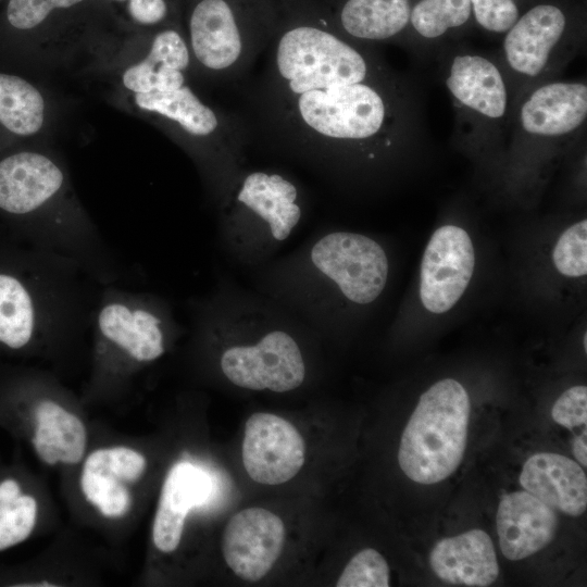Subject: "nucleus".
<instances>
[{
  "mask_svg": "<svg viewBox=\"0 0 587 587\" xmlns=\"http://www.w3.org/2000/svg\"><path fill=\"white\" fill-rule=\"evenodd\" d=\"M472 13L471 0H421L410 13V23L424 38H438L462 26Z\"/></svg>",
  "mask_w": 587,
  "mask_h": 587,
  "instance_id": "obj_26",
  "label": "nucleus"
},
{
  "mask_svg": "<svg viewBox=\"0 0 587 587\" xmlns=\"http://www.w3.org/2000/svg\"><path fill=\"white\" fill-rule=\"evenodd\" d=\"M552 260L557 271L567 277H583L587 273V221L567 227L559 237Z\"/></svg>",
  "mask_w": 587,
  "mask_h": 587,
  "instance_id": "obj_28",
  "label": "nucleus"
},
{
  "mask_svg": "<svg viewBox=\"0 0 587 587\" xmlns=\"http://www.w3.org/2000/svg\"><path fill=\"white\" fill-rule=\"evenodd\" d=\"M91 322L105 359L120 358L135 366L151 363L165 352L170 320L149 294L103 285Z\"/></svg>",
  "mask_w": 587,
  "mask_h": 587,
  "instance_id": "obj_6",
  "label": "nucleus"
},
{
  "mask_svg": "<svg viewBox=\"0 0 587 587\" xmlns=\"http://www.w3.org/2000/svg\"><path fill=\"white\" fill-rule=\"evenodd\" d=\"M146 466V458L126 447L96 450L88 455L84 464V469L104 471L121 482H135L143 474Z\"/></svg>",
  "mask_w": 587,
  "mask_h": 587,
  "instance_id": "obj_30",
  "label": "nucleus"
},
{
  "mask_svg": "<svg viewBox=\"0 0 587 587\" xmlns=\"http://www.w3.org/2000/svg\"><path fill=\"white\" fill-rule=\"evenodd\" d=\"M68 186L59 162L48 154L21 151L0 161V209L24 216Z\"/></svg>",
  "mask_w": 587,
  "mask_h": 587,
  "instance_id": "obj_13",
  "label": "nucleus"
},
{
  "mask_svg": "<svg viewBox=\"0 0 587 587\" xmlns=\"http://www.w3.org/2000/svg\"><path fill=\"white\" fill-rule=\"evenodd\" d=\"M243 467L262 485H280L294 478L304 464V439L288 420L257 412L245 424L241 447Z\"/></svg>",
  "mask_w": 587,
  "mask_h": 587,
  "instance_id": "obj_10",
  "label": "nucleus"
},
{
  "mask_svg": "<svg viewBox=\"0 0 587 587\" xmlns=\"http://www.w3.org/2000/svg\"><path fill=\"white\" fill-rule=\"evenodd\" d=\"M446 85L459 102L484 116L498 118L507 110L503 78L497 66L484 57H455Z\"/></svg>",
  "mask_w": 587,
  "mask_h": 587,
  "instance_id": "obj_22",
  "label": "nucleus"
},
{
  "mask_svg": "<svg viewBox=\"0 0 587 587\" xmlns=\"http://www.w3.org/2000/svg\"><path fill=\"white\" fill-rule=\"evenodd\" d=\"M134 100L140 110L159 116L188 140L204 162L236 183L235 167L250 136L240 117L205 103L188 82L166 91L135 93Z\"/></svg>",
  "mask_w": 587,
  "mask_h": 587,
  "instance_id": "obj_5",
  "label": "nucleus"
},
{
  "mask_svg": "<svg viewBox=\"0 0 587 587\" xmlns=\"http://www.w3.org/2000/svg\"><path fill=\"white\" fill-rule=\"evenodd\" d=\"M82 490L87 500L107 517L123 516L130 507L128 489L113 475L83 469Z\"/></svg>",
  "mask_w": 587,
  "mask_h": 587,
  "instance_id": "obj_27",
  "label": "nucleus"
},
{
  "mask_svg": "<svg viewBox=\"0 0 587 587\" xmlns=\"http://www.w3.org/2000/svg\"><path fill=\"white\" fill-rule=\"evenodd\" d=\"M470 413L467 391L455 379L438 380L422 394L398 450L407 477L432 485L455 472L466 448Z\"/></svg>",
  "mask_w": 587,
  "mask_h": 587,
  "instance_id": "obj_4",
  "label": "nucleus"
},
{
  "mask_svg": "<svg viewBox=\"0 0 587 587\" xmlns=\"http://www.w3.org/2000/svg\"><path fill=\"white\" fill-rule=\"evenodd\" d=\"M572 452L579 462V464L585 469L587 466V432L586 427L583 428L582 433L577 435L572 441Z\"/></svg>",
  "mask_w": 587,
  "mask_h": 587,
  "instance_id": "obj_34",
  "label": "nucleus"
},
{
  "mask_svg": "<svg viewBox=\"0 0 587 587\" xmlns=\"http://www.w3.org/2000/svg\"><path fill=\"white\" fill-rule=\"evenodd\" d=\"M210 491L211 480L202 470L188 462H178L171 467L152 527L154 546L161 552L170 553L178 547L188 512L202 504Z\"/></svg>",
  "mask_w": 587,
  "mask_h": 587,
  "instance_id": "obj_17",
  "label": "nucleus"
},
{
  "mask_svg": "<svg viewBox=\"0 0 587 587\" xmlns=\"http://www.w3.org/2000/svg\"><path fill=\"white\" fill-rule=\"evenodd\" d=\"M433 572L452 585L485 587L498 577L494 542L482 529H471L439 540L429 554Z\"/></svg>",
  "mask_w": 587,
  "mask_h": 587,
  "instance_id": "obj_18",
  "label": "nucleus"
},
{
  "mask_svg": "<svg viewBox=\"0 0 587 587\" xmlns=\"http://www.w3.org/2000/svg\"><path fill=\"white\" fill-rule=\"evenodd\" d=\"M91 279L75 263L54 255L36 289L17 276L0 273V342L21 349L41 332L57 333L82 322H91L85 279Z\"/></svg>",
  "mask_w": 587,
  "mask_h": 587,
  "instance_id": "obj_3",
  "label": "nucleus"
},
{
  "mask_svg": "<svg viewBox=\"0 0 587 587\" xmlns=\"http://www.w3.org/2000/svg\"><path fill=\"white\" fill-rule=\"evenodd\" d=\"M285 542L283 520L270 510L251 507L236 513L222 538L228 567L247 582L262 579L278 560Z\"/></svg>",
  "mask_w": 587,
  "mask_h": 587,
  "instance_id": "obj_11",
  "label": "nucleus"
},
{
  "mask_svg": "<svg viewBox=\"0 0 587 587\" xmlns=\"http://www.w3.org/2000/svg\"><path fill=\"white\" fill-rule=\"evenodd\" d=\"M234 187L238 208L264 222L275 240L289 237L302 215L294 183L277 173L253 171L238 179Z\"/></svg>",
  "mask_w": 587,
  "mask_h": 587,
  "instance_id": "obj_16",
  "label": "nucleus"
},
{
  "mask_svg": "<svg viewBox=\"0 0 587 587\" xmlns=\"http://www.w3.org/2000/svg\"><path fill=\"white\" fill-rule=\"evenodd\" d=\"M311 262L345 298L358 304L375 301L388 278L389 263L383 247L358 233L323 236L311 249Z\"/></svg>",
  "mask_w": 587,
  "mask_h": 587,
  "instance_id": "obj_7",
  "label": "nucleus"
},
{
  "mask_svg": "<svg viewBox=\"0 0 587 587\" xmlns=\"http://www.w3.org/2000/svg\"><path fill=\"white\" fill-rule=\"evenodd\" d=\"M341 34L354 41H385L409 24V0H328L324 8Z\"/></svg>",
  "mask_w": 587,
  "mask_h": 587,
  "instance_id": "obj_21",
  "label": "nucleus"
},
{
  "mask_svg": "<svg viewBox=\"0 0 587 587\" xmlns=\"http://www.w3.org/2000/svg\"><path fill=\"white\" fill-rule=\"evenodd\" d=\"M563 12L552 4L528 10L507 32L503 50L509 65L526 76H538L565 30Z\"/></svg>",
  "mask_w": 587,
  "mask_h": 587,
  "instance_id": "obj_19",
  "label": "nucleus"
},
{
  "mask_svg": "<svg viewBox=\"0 0 587 587\" xmlns=\"http://www.w3.org/2000/svg\"><path fill=\"white\" fill-rule=\"evenodd\" d=\"M46 102L29 82L0 73V123L12 134L32 136L43 126Z\"/></svg>",
  "mask_w": 587,
  "mask_h": 587,
  "instance_id": "obj_24",
  "label": "nucleus"
},
{
  "mask_svg": "<svg viewBox=\"0 0 587 587\" xmlns=\"http://www.w3.org/2000/svg\"><path fill=\"white\" fill-rule=\"evenodd\" d=\"M477 23L486 30L505 33L519 18L514 0H471Z\"/></svg>",
  "mask_w": 587,
  "mask_h": 587,
  "instance_id": "obj_31",
  "label": "nucleus"
},
{
  "mask_svg": "<svg viewBox=\"0 0 587 587\" xmlns=\"http://www.w3.org/2000/svg\"><path fill=\"white\" fill-rule=\"evenodd\" d=\"M586 114V85L557 82L537 88L529 96L521 108L520 121L529 134L561 136L575 130Z\"/></svg>",
  "mask_w": 587,
  "mask_h": 587,
  "instance_id": "obj_20",
  "label": "nucleus"
},
{
  "mask_svg": "<svg viewBox=\"0 0 587 587\" xmlns=\"http://www.w3.org/2000/svg\"><path fill=\"white\" fill-rule=\"evenodd\" d=\"M551 416L555 423L571 430L576 427H586V386L577 385L563 391L552 407Z\"/></svg>",
  "mask_w": 587,
  "mask_h": 587,
  "instance_id": "obj_32",
  "label": "nucleus"
},
{
  "mask_svg": "<svg viewBox=\"0 0 587 587\" xmlns=\"http://www.w3.org/2000/svg\"><path fill=\"white\" fill-rule=\"evenodd\" d=\"M192 65L218 83H239L271 41L278 0H179Z\"/></svg>",
  "mask_w": 587,
  "mask_h": 587,
  "instance_id": "obj_2",
  "label": "nucleus"
},
{
  "mask_svg": "<svg viewBox=\"0 0 587 587\" xmlns=\"http://www.w3.org/2000/svg\"><path fill=\"white\" fill-rule=\"evenodd\" d=\"M499 546L509 560L525 559L546 546L555 536V511L526 490L502 496L496 516Z\"/></svg>",
  "mask_w": 587,
  "mask_h": 587,
  "instance_id": "obj_12",
  "label": "nucleus"
},
{
  "mask_svg": "<svg viewBox=\"0 0 587 587\" xmlns=\"http://www.w3.org/2000/svg\"><path fill=\"white\" fill-rule=\"evenodd\" d=\"M34 415L37 424L33 445L38 457L49 465L78 463L87 439L83 422L51 399L39 401Z\"/></svg>",
  "mask_w": 587,
  "mask_h": 587,
  "instance_id": "obj_23",
  "label": "nucleus"
},
{
  "mask_svg": "<svg viewBox=\"0 0 587 587\" xmlns=\"http://www.w3.org/2000/svg\"><path fill=\"white\" fill-rule=\"evenodd\" d=\"M390 570L385 558L375 549L366 548L347 563L336 585L338 587H387Z\"/></svg>",
  "mask_w": 587,
  "mask_h": 587,
  "instance_id": "obj_29",
  "label": "nucleus"
},
{
  "mask_svg": "<svg viewBox=\"0 0 587 587\" xmlns=\"http://www.w3.org/2000/svg\"><path fill=\"white\" fill-rule=\"evenodd\" d=\"M586 334L584 335V348H585V351L587 350V342H586Z\"/></svg>",
  "mask_w": 587,
  "mask_h": 587,
  "instance_id": "obj_35",
  "label": "nucleus"
},
{
  "mask_svg": "<svg viewBox=\"0 0 587 587\" xmlns=\"http://www.w3.org/2000/svg\"><path fill=\"white\" fill-rule=\"evenodd\" d=\"M220 365L230 383L255 391H290L305 377L300 348L292 336L283 330H271L254 344L225 349Z\"/></svg>",
  "mask_w": 587,
  "mask_h": 587,
  "instance_id": "obj_8",
  "label": "nucleus"
},
{
  "mask_svg": "<svg viewBox=\"0 0 587 587\" xmlns=\"http://www.w3.org/2000/svg\"><path fill=\"white\" fill-rule=\"evenodd\" d=\"M278 4L274 35L246 90L249 135L320 167L374 159L391 145L395 128L392 90L380 67L319 0Z\"/></svg>",
  "mask_w": 587,
  "mask_h": 587,
  "instance_id": "obj_1",
  "label": "nucleus"
},
{
  "mask_svg": "<svg viewBox=\"0 0 587 587\" xmlns=\"http://www.w3.org/2000/svg\"><path fill=\"white\" fill-rule=\"evenodd\" d=\"M520 484L554 511L579 516L587 508V477L583 466L554 452H539L527 459Z\"/></svg>",
  "mask_w": 587,
  "mask_h": 587,
  "instance_id": "obj_15",
  "label": "nucleus"
},
{
  "mask_svg": "<svg viewBox=\"0 0 587 587\" xmlns=\"http://www.w3.org/2000/svg\"><path fill=\"white\" fill-rule=\"evenodd\" d=\"M92 0H8L4 22L14 30L33 32L48 27L84 10Z\"/></svg>",
  "mask_w": 587,
  "mask_h": 587,
  "instance_id": "obj_25",
  "label": "nucleus"
},
{
  "mask_svg": "<svg viewBox=\"0 0 587 587\" xmlns=\"http://www.w3.org/2000/svg\"><path fill=\"white\" fill-rule=\"evenodd\" d=\"M20 496V486L15 480L5 479L0 483V509L13 507Z\"/></svg>",
  "mask_w": 587,
  "mask_h": 587,
  "instance_id": "obj_33",
  "label": "nucleus"
},
{
  "mask_svg": "<svg viewBox=\"0 0 587 587\" xmlns=\"http://www.w3.org/2000/svg\"><path fill=\"white\" fill-rule=\"evenodd\" d=\"M191 66L184 29L175 22L158 27L147 54L124 71L122 83L134 93L166 91L187 83Z\"/></svg>",
  "mask_w": 587,
  "mask_h": 587,
  "instance_id": "obj_14",
  "label": "nucleus"
},
{
  "mask_svg": "<svg viewBox=\"0 0 587 587\" xmlns=\"http://www.w3.org/2000/svg\"><path fill=\"white\" fill-rule=\"evenodd\" d=\"M475 267L473 242L463 228L444 225L437 228L421 262L420 299L423 307L441 314L460 300Z\"/></svg>",
  "mask_w": 587,
  "mask_h": 587,
  "instance_id": "obj_9",
  "label": "nucleus"
}]
</instances>
